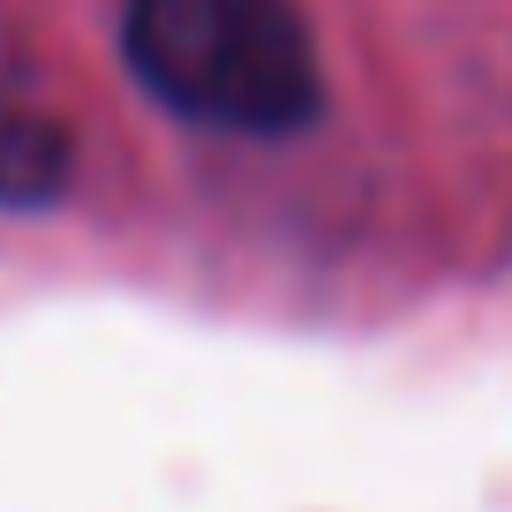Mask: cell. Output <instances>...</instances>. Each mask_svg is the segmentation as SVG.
<instances>
[{
    "label": "cell",
    "instance_id": "6da1fadb",
    "mask_svg": "<svg viewBox=\"0 0 512 512\" xmlns=\"http://www.w3.org/2000/svg\"><path fill=\"white\" fill-rule=\"evenodd\" d=\"M128 68L166 113L219 136H294L324 68L302 0H121Z\"/></svg>",
    "mask_w": 512,
    "mask_h": 512
},
{
    "label": "cell",
    "instance_id": "7a4b0ae2",
    "mask_svg": "<svg viewBox=\"0 0 512 512\" xmlns=\"http://www.w3.org/2000/svg\"><path fill=\"white\" fill-rule=\"evenodd\" d=\"M68 181V144L61 128L38 121L31 106L0 98V204H46Z\"/></svg>",
    "mask_w": 512,
    "mask_h": 512
}]
</instances>
